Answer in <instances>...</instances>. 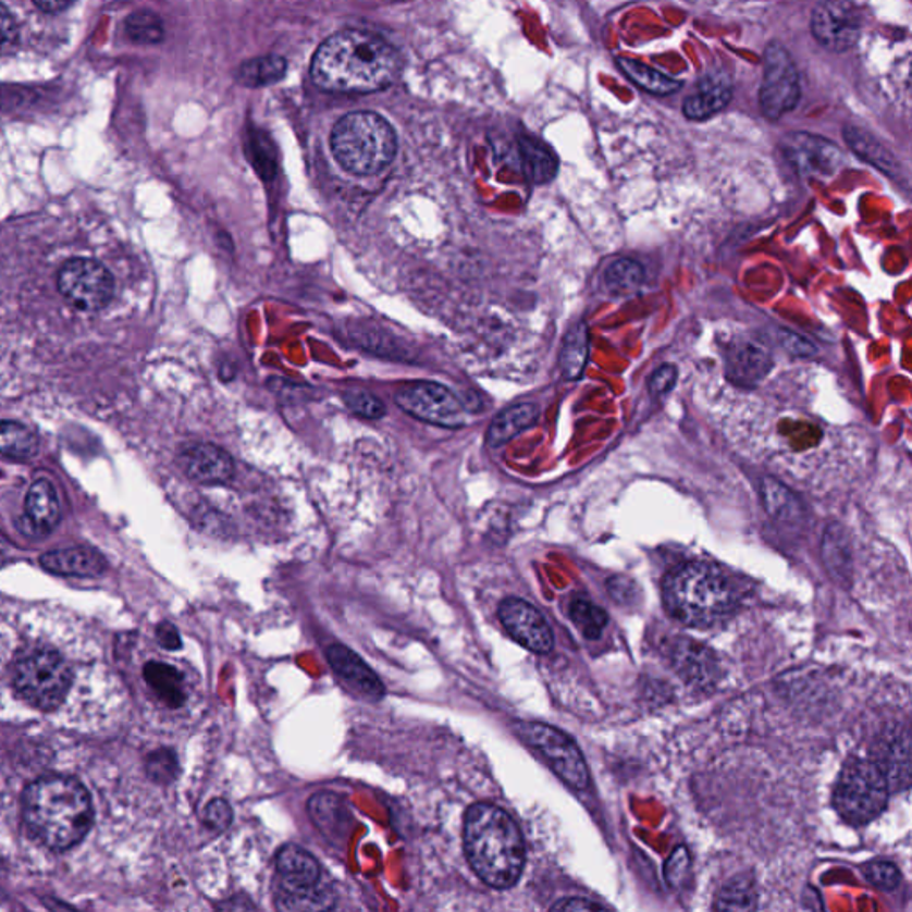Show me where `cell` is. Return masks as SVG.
Instances as JSON below:
<instances>
[{
  "mask_svg": "<svg viewBox=\"0 0 912 912\" xmlns=\"http://www.w3.org/2000/svg\"><path fill=\"white\" fill-rule=\"evenodd\" d=\"M570 618L575 620L579 631L590 640L601 637L604 626L608 623V617L603 609L590 603L587 599H576L570 604Z\"/></svg>",
  "mask_w": 912,
  "mask_h": 912,
  "instance_id": "cell-36",
  "label": "cell"
},
{
  "mask_svg": "<svg viewBox=\"0 0 912 912\" xmlns=\"http://www.w3.org/2000/svg\"><path fill=\"white\" fill-rule=\"evenodd\" d=\"M811 33L830 52H847L861 38V15L852 0H822L811 16Z\"/></svg>",
  "mask_w": 912,
  "mask_h": 912,
  "instance_id": "cell-13",
  "label": "cell"
},
{
  "mask_svg": "<svg viewBox=\"0 0 912 912\" xmlns=\"http://www.w3.org/2000/svg\"><path fill=\"white\" fill-rule=\"evenodd\" d=\"M74 0H35V4L45 13H60L72 5Z\"/></svg>",
  "mask_w": 912,
  "mask_h": 912,
  "instance_id": "cell-49",
  "label": "cell"
},
{
  "mask_svg": "<svg viewBox=\"0 0 912 912\" xmlns=\"http://www.w3.org/2000/svg\"><path fill=\"white\" fill-rule=\"evenodd\" d=\"M344 403L352 412L366 419H382L385 416V405L368 391H348L344 394Z\"/></svg>",
  "mask_w": 912,
  "mask_h": 912,
  "instance_id": "cell-40",
  "label": "cell"
},
{
  "mask_svg": "<svg viewBox=\"0 0 912 912\" xmlns=\"http://www.w3.org/2000/svg\"><path fill=\"white\" fill-rule=\"evenodd\" d=\"M40 564L52 575L74 576V578H97L108 569V562L103 555L91 547L49 551L41 555Z\"/></svg>",
  "mask_w": 912,
  "mask_h": 912,
  "instance_id": "cell-20",
  "label": "cell"
},
{
  "mask_svg": "<svg viewBox=\"0 0 912 912\" xmlns=\"http://www.w3.org/2000/svg\"><path fill=\"white\" fill-rule=\"evenodd\" d=\"M158 640L162 648L168 651H177L182 648L181 634L173 624L162 623L158 628Z\"/></svg>",
  "mask_w": 912,
  "mask_h": 912,
  "instance_id": "cell-46",
  "label": "cell"
},
{
  "mask_svg": "<svg viewBox=\"0 0 912 912\" xmlns=\"http://www.w3.org/2000/svg\"><path fill=\"white\" fill-rule=\"evenodd\" d=\"M122 702L102 643L79 617L0 601V718L102 726Z\"/></svg>",
  "mask_w": 912,
  "mask_h": 912,
  "instance_id": "cell-1",
  "label": "cell"
},
{
  "mask_svg": "<svg viewBox=\"0 0 912 912\" xmlns=\"http://www.w3.org/2000/svg\"><path fill=\"white\" fill-rule=\"evenodd\" d=\"M643 268L633 259H617L604 271V287L614 296H629L642 287Z\"/></svg>",
  "mask_w": 912,
  "mask_h": 912,
  "instance_id": "cell-34",
  "label": "cell"
},
{
  "mask_svg": "<svg viewBox=\"0 0 912 912\" xmlns=\"http://www.w3.org/2000/svg\"><path fill=\"white\" fill-rule=\"evenodd\" d=\"M674 662L679 673L690 681L701 682V685L715 681V657L706 648L685 640L677 645Z\"/></svg>",
  "mask_w": 912,
  "mask_h": 912,
  "instance_id": "cell-29",
  "label": "cell"
},
{
  "mask_svg": "<svg viewBox=\"0 0 912 912\" xmlns=\"http://www.w3.org/2000/svg\"><path fill=\"white\" fill-rule=\"evenodd\" d=\"M275 903L282 911H321L334 908V892L312 853L285 845L276 855Z\"/></svg>",
  "mask_w": 912,
  "mask_h": 912,
  "instance_id": "cell-7",
  "label": "cell"
},
{
  "mask_svg": "<svg viewBox=\"0 0 912 912\" xmlns=\"http://www.w3.org/2000/svg\"><path fill=\"white\" fill-rule=\"evenodd\" d=\"M397 139L387 120L373 111H357L338 120L332 152L346 172L374 175L393 162Z\"/></svg>",
  "mask_w": 912,
  "mask_h": 912,
  "instance_id": "cell-6",
  "label": "cell"
},
{
  "mask_svg": "<svg viewBox=\"0 0 912 912\" xmlns=\"http://www.w3.org/2000/svg\"><path fill=\"white\" fill-rule=\"evenodd\" d=\"M143 676L167 706L181 707L186 702V682L177 668L167 663L150 662L143 670Z\"/></svg>",
  "mask_w": 912,
  "mask_h": 912,
  "instance_id": "cell-27",
  "label": "cell"
},
{
  "mask_svg": "<svg viewBox=\"0 0 912 912\" xmlns=\"http://www.w3.org/2000/svg\"><path fill=\"white\" fill-rule=\"evenodd\" d=\"M824 558L825 565L829 567L830 572H834V575H838L839 578H843V575H849V540H847V535H845L841 526L833 525L829 530L825 531Z\"/></svg>",
  "mask_w": 912,
  "mask_h": 912,
  "instance_id": "cell-35",
  "label": "cell"
},
{
  "mask_svg": "<svg viewBox=\"0 0 912 912\" xmlns=\"http://www.w3.org/2000/svg\"><path fill=\"white\" fill-rule=\"evenodd\" d=\"M601 909H604L601 903L583 900V898H565L553 905V911H601Z\"/></svg>",
  "mask_w": 912,
  "mask_h": 912,
  "instance_id": "cell-47",
  "label": "cell"
},
{
  "mask_svg": "<svg viewBox=\"0 0 912 912\" xmlns=\"http://www.w3.org/2000/svg\"><path fill=\"white\" fill-rule=\"evenodd\" d=\"M500 620L506 633L533 653H550L555 645V637L547 620L535 606L522 599H505L500 606Z\"/></svg>",
  "mask_w": 912,
  "mask_h": 912,
  "instance_id": "cell-15",
  "label": "cell"
},
{
  "mask_svg": "<svg viewBox=\"0 0 912 912\" xmlns=\"http://www.w3.org/2000/svg\"><path fill=\"white\" fill-rule=\"evenodd\" d=\"M590 335L589 326L584 323L576 324L565 335L562 354H559V371L565 380H578L583 374L584 366L589 362Z\"/></svg>",
  "mask_w": 912,
  "mask_h": 912,
  "instance_id": "cell-31",
  "label": "cell"
},
{
  "mask_svg": "<svg viewBox=\"0 0 912 912\" xmlns=\"http://www.w3.org/2000/svg\"><path fill=\"white\" fill-rule=\"evenodd\" d=\"M285 70H287V63L282 56H262V58L241 64L237 70V81L248 88L270 86L284 77Z\"/></svg>",
  "mask_w": 912,
  "mask_h": 912,
  "instance_id": "cell-33",
  "label": "cell"
},
{
  "mask_svg": "<svg viewBox=\"0 0 912 912\" xmlns=\"http://www.w3.org/2000/svg\"><path fill=\"white\" fill-rule=\"evenodd\" d=\"M177 461L184 475L201 485L225 483L234 475L231 455L225 449L206 442L182 447Z\"/></svg>",
  "mask_w": 912,
  "mask_h": 912,
  "instance_id": "cell-16",
  "label": "cell"
},
{
  "mask_svg": "<svg viewBox=\"0 0 912 912\" xmlns=\"http://www.w3.org/2000/svg\"><path fill=\"white\" fill-rule=\"evenodd\" d=\"M206 822L211 829L225 830L232 824L231 805L225 800L214 799L206 810Z\"/></svg>",
  "mask_w": 912,
  "mask_h": 912,
  "instance_id": "cell-43",
  "label": "cell"
},
{
  "mask_svg": "<svg viewBox=\"0 0 912 912\" xmlns=\"http://www.w3.org/2000/svg\"><path fill=\"white\" fill-rule=\"evenodd\" d=\"M397 407L408 416L444 428H461L467 422L464 403L444 385L414 382L402 385L396 393Z\"/></svg>",
  "mask_w": 912,
  "mask_h": 912,
  "instance_id": "cell-11",
  "label": "cell"
},
{
  "mask_svg": "<svg viewBox=\"0 0 912 912\" xmlns=\"http://www.w3.org/2000/svg\"><path fill=\"white\" fill-rule=\"evenodd\" d=\"M10 562V555H8V550H5V545L0 542V567H4L5 564Z\"/></svg>",
  "mask_w": 912,
  "mask_h": 912,
  "instance_id": "cell-50",
  "label": "cell"
},
{
  "mask_svg": "<svg viewBox=\"0 0 912 912\" xmlns=\"http://www.w3.org/2000/svg\"><path fill=\"white\" fill-rule=\"evenodd\" d=\"M38 453V436L16 421H0V455L11 460H29Z\"/></svg>",
  "mask_w": 912,
  "mask_h": 912,
  "instance_id": "cell-32",
  "label": "cell"
},
{
  "mask_svg": "<svg viewBox=\"0 0 912 912\" xmlns=\"http://www.w3.org/2000/svg\"><path fill=\"white\" fill-rule=\"evenodd\" d=\"M402 66V56L382 36L346 29L321 44L310 72L330 94H371L396 81Z\"/></svg>",
  "mask_w": 912,
  "mask_h": 912,
  "instance_id": "cell-2",
  "label": "cell"
},
{
  "mask_svg": "<svg viewBox=\"0 0 912 912\" xmlns=\"http://www.w3.org/2000/svg\"><path fill=\"white\" fill-rule=\"evenodd\" d=\"M540 410L533 403H519L506 408L491 422L486 430V444L491 447L505 446L519 433L530 430L539 421Z\"/></svg>",
  "mask_w": 912,
  "mask_h": 912,
  "instance_id": "cell-23",
  "label": "cell"
},
{
  "mask_svg": "<svg viewBox=\"0 0 912 912\" xmlns=\"http://www.w3.org/2000/svg\"><path fill=\"white\" fill-rule=\"evenodd\" d=\"M731 83L724 74H712L699 83V89L685 100L682 113L688 120L701 122L720 113L727 103L731 102Z\"/></svg>",
  "mask_w": 912,
  "mask_h": 912,
  "instance_id": "cell-21",
  "label": "cell"
},
{
  "mask_svg": "<svg viewBox=\"0 0 912 912\" xmlns=\"http://www.w3.org/2000/svg\"><path fill=\"white\" fill-rule=\"evenodd\" d=\"M761 497H763V505L768 516L780 522H799L804 516V508L799 497L775 478H765L761 481Z\"/></svg>",
  "mask_w": 912,
  "mask_h": 912,
  "instance_id": "cell-28",
  "label": "cell"
},
{
  "mask_svg": "<svg viewBox=\"0 0 912 912\" xmlns=\"http://www.w3.org/2000/svg\"><path fill=\"white\" fill-rule=\"evenodd\" d=\"M663 594L670 615L692 628H712L736 608L735 589L729 579L701 562L674 570L665 581Z\"/></svg>",
  "mask_w": 912,
  "mask_h": 912,
  "instance_id": "cell-5",
  "label": "cell"
},
{
  "mask_svg": "<svg viewBox=\"0 0 912 912\" xmlns=\"http://www.w3.org/2000/svg\"><path fill=\"white\" fill-rule=\"evenodd\" d=\"M517 731L528 745L533 747L547 761L559 779L576 790H584L589 786V768L583 754L569 736L539 722H520Z\"/></svg>",
  "mask_w": 912,
  "mask_h": 912,
  "instance_id": "cell-9",
  "label": "cell"
},
{
  "mask_svg": "<svg viewBox=\"0 0 912 912\" xmlns=\"http://www.w3.org/2000/svg\"><path fill=\"white\" fill-rule=\"evenodd\" d=\"M127 35L138 44H159L164 38V25L152 11H136L127 19Z\"/></svg>",
  "mask_w": 912,
  "mask_h": 912,
  "instance_id": "cell-38",
  "label": "cell"
},
{
  "mask_svg": "<svg viewBox=\"0 0 912 912\" xmlns=\"http://www.w3.org/2000/svg\"><path fill=\"white\" fill-rule=\"evenodd\" d=\"M843 134L845 141L849 143V147L858 153L859 158L870 162L872 167L877 168L895 181L902 178L900 161L889 152L888 148L884 147L883 143L873 138L872 134L866 133L861 127H852V125H847Z\"/></svg>",
  "mask_w": 912,
  "mask_h": 912,
  "instance_id": "cell-22",
  "label": "cell"
},
{
  "mask_svg": "<svg viewBox=\"0 0 912 912\" xmlns=\"http://www.w3.org/2000/svg\"><path fill=\"white\" fill-rule=\"evenodd\" d=\"M61 519L60 501L49 480L33 483L25 497V516L19 520V528L27 537H45L54 530Z\"/></svg>",
  "mask_w": 912,
  "mask_h": 912,
  "instance_id": "cell-17",
  "label": "cell"
},
{
  "mask_svg": "<svg viewBox=\"0 0 912 912\" xmlns=\"http://www.w3.org/2000/svg\"><path fill=\"white\" fill-rule=\"evenodd\" d=\"M464 849L478 877L491 888L516 886L525 870V839L510 814L497 805L475 804L464 822Z\"/></svg>",
  "mask_w": 912,
  "mask_h": 912,
  "instance_id": "cell-4",
  "label": "cell"
},
{
  "mask_svg": "<svg viewBox=\"0 0 912 912\" xmlns=\"http://www.w3.org/2000/svg\"><path fill=\"white\" fill-rule=\"evenodd\" d=\"M520 162L526 177L533 184H547L558 172V161L547 145L533 136L519 139Z\"/></svg>",
  "mask_w": 912,
  "mask_h": 912,
  "instance_id": "cell-26",
  "label": "cell"
},
{
  "mask_svg": "<svg viewBox=\"0 0 912 912\" xmlns=\"http://www.w3.org/2000/svg\"><path fill=\"white\" fill-rule=\"evenodd\" d=\"M866 877L877 888L886 889V891L898 888V884H900V872H898L897 866L891 863H886V861H877V863L870 864L868 868H866Z\"/></svg>",
  "mask_w": 912,
  "mask_h": 912,
  "instance_id": "cell-41",
  "label": "cell"
},
{
  "mask_svg": "<svg viewBox=\"0 0 912 912\" xmlns=\"http://www.w3.org/2000/svg\"><path fill=\"white\" fill-rule=\"evenodd\" d=\"M24 818L30 833L49 849L70 850L86 838L94 824V805L81 780L47 775L25 790Z\"/></svg>",
  "mask_w": 912,
  "mask_h": 912,
  "instance_id": "cell-3",
  "label": "cell"
},
{
  "mask_svg": "<svg viewBox=\"0 0 912 912\" xmlns=\"http://www.w3.org/2000/svg\"><path fill=\"white\" fill-rule=\"evenodd\" d=\"M329 663L341 679L348 685L355 693L369 697L373 701H380L385 695V687L382 679L371 670L362 657L354 653L352 649L341 643H334L326 651Z\"/></svg>",
  "mask_w": 912,
  "mask_h": 912,
  "instance_id": "cell-19",
  "label": "cell"
},
{
  "mask_svg": "<svg viewBox=\"0 0 912 912\" xmlns=\"http://www.w3.org/2000/svg\"><path fill=\"white\" fill-rule=\"evenodd\" d=\"M755 908V892L745 877H736L722 889L716 909L720 911H749Z\"/></svg>",
  "mask_w": 912,
  "mask_h": 912,
  "instance_id": "cell-37",
  "label": "cell"
},
{
  "mask_svg": "<svg viewBox=\"0 0 912 912\" xmlns=\"http://www.w3.org/2000/svg\"><path fill=\"white\" fill-rule=\"evenodd\" d=\"M617 64L631 83L637 84L638 88L648 91V94L665 97V95H673L681 89L682 84L679 81L651 69L649 64L642 63V61L633 60V58H618Z\"/></svg>",
  "mask_w": 912,
  "mask_h": 912,
  "instance_id": "cell-30",
  "label": "cell"
},
{
  "mask_svg": "<svg viewBox=\"0 0 912 912\" xmlns=\"http://www.w3.org/2000/svg\"><path fill=\"white\" fill-rule=\"evenodd\" d=\"M4 872V863H2V859H0V873Z\"/></svg>",
  "mask_w": 912,
  "mask_h": 912,
  "instance_id": "cell-51",
  "label": "cell"
},
{
  "mask_svg": "<svg viewBox=\"0 0 912 912\" xmlns=\"http://www.w3.org/2000/svg\"><path fill=\"white\" fill-rule=\"evenodd\" d=\"M772 357L761 344L740 338L726 349V374L740 387H754L771 373Z\"/></svg>",
  "mask_w": 912,
  "mask_h": 912,
  "instance_id": "cell-18",
  "label": "cell"
},
{
  "mask_svg": "<svg viewBox=\"0 0 912 912\" xmlns=\"http://www.w3.org/2000/svg\"><path fill=\"white\" fill-rule=\"evenodd\" d=\"M800 79L793 58L782 45H768L765 50V75L761 84V111L768 120H779L797 108Z\"/></svg>",
  "mask_w": 912,
  "mask_h": 912,
  "instance_id": "cell-12",
  "label": "cell"
},
{
  "mask_svg": "<svg viewBox=\"0 0 912 912\" xmlns=\"http://www.w3.org/2000/svg\"><path fill=\"white\" fill-rule=\"evenodd\" d=\"M888 780L875 761L853 760L841 772L834 805L849 824H868L888 804Z\"/></svg>",
  "mask_w": 912,
  "mask_h": 912,
  "instance_id": "cell-8",
  "label": "cell"
},
{
  "mask_svg": "<svg viewBox=\"0 0 912 912\" xmlns=\"http://www.w3.org/2000/svg\"><path fill=\"white\" fill-rule=\"evenodd\" d=\"M688 870H690V855H688L687 849L679 847L667 863L668 883L673 886H681Z\"/></svg>",
  "mask_w": 912,
  "mask_h": 912,
  "instance_id": "cell-44",
  "label": "cell"
},
{
  "mask_svg": "<svg viewBox=\"0 0 912 912\" xmlns=\"http://www.w3.org/2000/svg\"><path fill=\"white\" fill-rule=\"evenodd\" d=\"M782 338H786V346H788V349H790V352H793V354L811 355L814 352V346H811V344L808 343V341H804V338L799 337V335L786 334V337Z\"/></svg>",
  "mask_w": 912,
  "mask_h": 912,
  "instance_id": "cell-48",
  "label": "cell"
},
{
  "mask_svg": "<svg viewBox=\"0 0 912 912\" xmlns=\"http://www.w3.org/2000/svg\"><path fill=\"white\" fill-rule=\"evenodd\" d=\"M147 772L148 777L156 780V782H161V785L172 782L178 774L177 755L173 754L172 751H168V749L153 752L148 757Z\"/></svg>",
  "mask_w": 912,
  "mask_h": 912,
  "instance_id": "cell-39",
  "label": "cell"
},
{
  "mask_svg": "<svg viewBox=\"0 0 912 912\" xmlns=\"http://www.w3.org/2000/svg\"><path fill=\"white\" fill-rule=\"evenodd\" d=\"M780 148L786 161L808 177H830L838 172L843 161L841 150L829 139L819 138L816 134H788Z\"/></svg>",
  "mask_w": 912,
  "mask_h": 912,
  "instance_id": "cell-14",
  "label": "cell"
},
{
  "mask_svg": "<svg viewBox=\"0 0 912 912\" xmlns=\"http://www.w3.org/2000/svg\"><path fill=\"white\" fill-rule=\"evenodd\" d=\"M16 38H19V29H16L15 19L4 4H0V49L15 44Z\"/></svg>",
  "mask_w": 912,
  "mask_h": 912,
  "instance_id": "cell-45",
  "label": "cell"
},
{
  "mask_svg": "<svg viewBox=\"0 0 912 912\" xmlns=\"http://www.w3.org/2000/svg\"><path fill=\"white\" fill-rule=\"evenodd\" d=\"M310 818L330 839H343L348 834L349 814L341 797L334 793H316L309 800Z\"/></svg>",
  "mask_w": 912,
  "mask_h": 912,
  "instance_id": "cell-25",
  "label": "cell"
},
{
  "mask_svg": "<svg viewBox=\"0 0 912 912\" xmlns=\"http://www.w3.org/2000/svg\"><path fill=\"white\" fill-rule=\"evenodd\" d=\"M58 291L72 307L103 309L114 296V279L106 266L94 259H72L58 271Z\"/></svg>",
  "mask_w": 912,
  "mask_h": 912,
  "instance_id": "cell-10",
  "label": "cell"
},
{
  "mask_svg": "<svg viewBox=\"0 0 912 912\" xmlns=\"http://www.w3.org/2000/svg\"><path fill=\"white\" fill-rule=\"evenodd\" d=\"M677 377H679V373H677L676 366L665 363L662 368H657L649 380V391L654 396H665L676 387Z\"/></svg>",
  "mask_w": 912,
  "mask_h": 912,
  "instance_id": "cell-42",
  "label": "cell"
},
{
  "mask_svg": "<svg viewBox=\"0 0 912 912\" xmlns=\"http://www.w3.org/2000/svg\"><path fill=\"white\" fill-rule=\"evenodd\" d=\"M875 765L880 768L888 780L889 788L905 790L911 779V749H909L908 735L900 736L898 732L892 740L883 741Z\"/></svg>",
  "mask_w": 912,
  "mask_h": 912,
  "instance_id": "cell-24",
  "label": "cell"
}]
</instances>
